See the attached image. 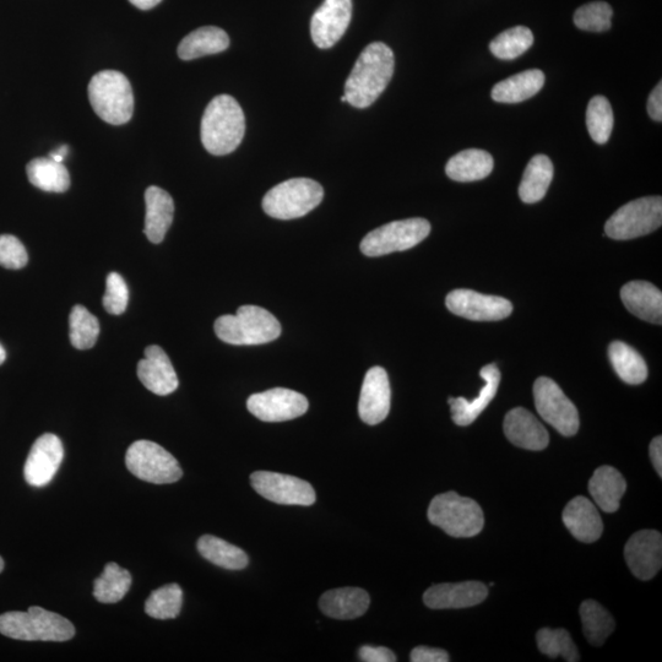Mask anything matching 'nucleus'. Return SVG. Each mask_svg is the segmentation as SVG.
<instances>
[{
    "label": "nucleus",
    "instance_id": "nucleus-1",
    "mask_svg": "<svg viewBox=\"0 0 662 662\" xmlns=\"http://www.w3.org/2000/svg\"><path fill=\"white\" fill-rule=\"evenodd\" d=\"M395 58L392 48L383 42H373L362 51L346 80L347 103L367 108L378 100L393 78Z\"/></svg>",
    "mask_w": 662,
    "mask_h": 662
},
{
    "label": "nucleus",
    "instance_id": "nucleus-2",
    "mask_svg": "<svg viewBox=\"0 0 662 662\" xmlns=\"http://www.w3.org/2000/svg\"><path fill=\"white\" fill-rule=\"evenodd\" d=\"M200 132L204 148L211 155L233 153L246 133V118L240 103L230 95L216 96L206 107Z\"/></svg>",
    "mask_w": 662,
    "mask_h": 662
},
{
    "label": "nucleus",
    "instance_id": "nucleus-3",
    "mask_svg": "<svg viewBox=\"0 0 662 662\" xmlns=\"http://www.w3.org/2000/svg\"><path fill=\"white\" fill-rule=\"evenodd\" d=\"M0 633L25 642H67L75 636V628L67 618L39 606L29 611H13L0 615Z\"/></svg>",
    "mask_w": 662,
    "mask_h": 662
},
{
    "label": "nucleus",
    "instance_id": "nucleus-4",
    "mask_svg": "<svg viewBox=\"0 0 662 662\" xmlns=\"http://www.w3.org/2000/svg\"><path fill=\"white\" fill-rule=\"evenodd\" d=\"M214 328L217 338L236 346L268 344L281 334L279 320L258 306H242L235 316L217 318Z\"/></svg>",
    "mask_w": 662,
    "mask_h": 662
},
{
    "label": "nucleus",
    "instance_id": "nucleus-5",
    "mask_svg": "<svg viewBox=\"0 0 662 662\" xmlns=\"http://www.w3.org/2000/svg\"><path fill=\"white\" fill-rule=\"evenodd\" d=\"M92 108L102 121L122 126L132 119L134 95L126 75L116 70H103L94 75L89 84Z\"/></svg>",
    "mask_w": 662,
    "mask_h": 662
},
{
    "label": "nucleus",
    "instance_id": "nucleus-6",
    "mask_svg": "<svg viewBox=\"0 0 662 662\" xmlns=\"http://www.w3.org/2000/svg\"><path fill=\"white\" fill-rule=\"evenodd\" d=\"M428 520L452 537H474L484 529L485 517L474 499L461 497L453 491L432 499Z\"/></svg>",
    "mask_w": 662,
    "mask_h": 662
},
{
    "label": "nucleus",
    "instance_id": "nucleus-7",
    "mask_svg": "<svg viewBox=\"0 0 662 662\" xmlns=\"http://www.w3.org/2000/svg\"><path fill=\"white\" fill-rule=\"evenodd\" d=\"M324 189L309 178H292L265 194L263 209L278 220L298 219L311 213L322 203Z\"/></svg>",
    "mask_w": 662,
    "mask_h": 662
},
{
    "label": "nucleus",
    "instance_id": "nucleus-8",
    "mask_svg": "<svg viewBox=\"0 0 662 662\" xmlns=\"http://www.w3.org/2000/svg\"><path fill=\"white\" fill-rule=\"evenodd\" d=\"M661 197H645L623 205L605 225V235L617 241L633 240L660 229Z\"/></svg>",
    "mask_w": 662,
    "mask_h": 662
},
{
    "label": "nucleus",
    "instance_id": "nucleus-9",
    "mask_svg": "<svg viewBox=\"0 0 662 662\" xmlns=\"http://www.w3.org/2000/svg\"><path fill=\"white\" fill-rule=\"evenodd\" d=\"M431 232V224L426 219L390 222L378 227L363 238L360 248L367 257H382L394 252H404L426 240Z\"/></svg>",
    "mask_w": 662,
    "mask_h": 662
},
{
    "label": "nucleus",
    "instance_id": "nucleus-10",
    "mask_svg": "<svg viewBox=\"0 0 662 662\" xmlns=\"http://www.w3.org/2000/svg\"><path fill=\"white\" fill-rule=\"evenodd\" d=\"M126 465L135 477L155 485L175 484L183 476L177 459L150 441L134 442L128 449Z\"/></svg>",
    "mask_w": 662,
    "mask_h": 662
},
{
    "label": "nucleus",
    "instance_id": "nucleus-11",
    "mask_svg": "<svg viewBox=\"0 0 662 662\" xmlns=\"http://www.w3.org/2000/svg\"><path fill=\"white\" fill-rule=\"evenodd\" d=\"M534 399L542 419L564 437L577 434L580 426L579 412L563 390L551 378L540 377L534 384Z\"/></svg>",
    "mask_w": 662,
    "mask_h": 662
},
{
    "label": "nucleus",
    "instance_id": "nucleus-12",
    "mask_svg": "<svg viewBox=\"0 0 662 662\" xmlns=\"http://www.w3.org/2000/svg\"><path fill=\"white\" fill-rule=\"evenodd\" d=\"M251 484L260 496L284 506L309 507L316 503L312 485L298 477L271 471H257L251 476Z\"/></svg>",
    "mask_w": 662,
    "mask_h": 662
},
{
    "label": "nucleus",
    "instance_id": "nucleus-13",
    "mask_svg": "<svg viewBox=\"0 0 662 662\" xmlns=\"http://www.w3.org/2000/svg\"><path fill=\"white\" fill-rule=\"evenodd\" d=\"M308 406L305 395L285 388L253 394L247 401L249 412L264 422L295 420L306 414Z\"/></svg>",
    "mask_w": 662,
    "mask_h": 662
},
{
    "label": "nucleus",
    "instance_id": "nucleus-14",
    "mask_svg": "<svg viewBox=\"0 0 662 662\" xmlns=\"http://www.w3.org/2000/svg\"><path fill=\"white\" fill-rule=\"evenodd\" d=\"M446 305L455 316L475 322H495L513 313V305L506 298L482 295L480 292L460 289L448 293Z\"/></svg>",
    "mask_w": 662,
    "mask_h": 662
},
{
    "label": "nucleus",
    "instance_id": "nucleus-15",
    "mask_svg": "<svg viewBox=\"0 0 662 662\" xmlns=\"http://www.w3.org/2000/svg\"><path fill=\"white\" fill-rule=\"evenodd\" d=\"M64 459V448L56 434L46 433L36 439L24 466L27 484L45 487L54 479Z\"/></svg>",
    "mask_w": 662,
    "mask_h": 662
},
{
    "label": "nucleus",
    "instance_id": "nucleus-16",
    "mask_svg": "<svg viewBox=\"0 0 662 662\" xmlns=\"http://www.w3.org/2000/svg\"><path fill=\"white\" fill-rule=\"evenodd\" d=\"M352 18V0H324L311 20L316 46L328 50L341 40Z\"/></svg>",
    "mask_w": 662,
    "mask_h": 662
},
{
    "label": "nucleus",
    "instance_id": "nucleus-17",
    "mask_svg": "<svg viewBox=\"0 0 662 662\" xmlns=\"http://www.w3.org/2000/svg\"><path fill=\"white\" fill-rule=\"evenodd\" d=\"M624 557L638 579H653L662 566L661 534L654 530L638 531L628 540Z\"/></svg>",
    "mask_w": 662,
    "mask_h": 662
},
{
    "label": "nucleus",
    "instance_id": "nucleus-18",
    "mask_svg": "<svg viewBox=\"0 0 662 662\" xmlns=\"http://www.w3.org/2000/svg\"><path fill=\"white\" fill-rule=\"evenodd\" d=\"M392 401L388 373L382 367H373L363 381L358 414L367 425H378L387 419Z\"/></svg>",
    "mask_w": 662,
    "mask_h": 662
},
{
    "label": "nucleus",
    "instance_id": "nucleus-19",
    "mask_svg": "<svg viewBox=\"0 0 662 662\" xmlns=\"http://www.w3.org/2000/svg\"><path fill=\"white\" fill-rule=\"evenodd\" d=\"M487 596V586L480 582L438 584L426 590L423 602L432 610L466 609L481 604Z\"/></svg>",
    "mask_w": 662,
    "mask_h": 662
},
{
    "label": "nucleus",
    "instance_id": "nucleus-20",
    "mask_svg": "<svg viewBox=\"0 0 662 662\" xmlns=\"http://www.w3.org/2000/svg\"><path fill=\"white\" fill-rule=\"evenodd\" d=\"M138 377L146 389L161 396L176 392L179 385L170 357L156 345L146 347L145 358L138 365Z\"/></svg>",
    "mask_w": 662,
    "mask_h": 662
},
{
    "label": "nucleus",
    "instance_id": "nucleus-21",
    "mask_svg": "<svg viewBox=\"0 0 662 662\" xmlns=\"http://www.w3.org/2000/svg\"><path fill=\"white\" fill-rule=\"evenodd\" d=\"M504 433L510 443L526 450H544L550 443V436L542 423L526 409L510 410L504 419Z\"/></svg>",
    "mask_w": 662,
    "mask_h": 662
},
{
    "label": "nucleus",
    "instance_id": "nucleus-22",
    "mask_svg": "<svg viewBox=\"0 0 662 662\" xmlns=\"http://www.w3.org/2000/svg\"><path fill=\"white\" fill-rule=\"evenodd\" d=\"M480 377L484 379L486 384L476 399L449 398L448 403L450 409H452L450 411H452V419L455 425L463 427L471 425L495 399L499 383H501V372H499L497 365L491 363V365L482 368Z\"/></svg>",
    "mask_w": 662,
    "mask_h": 662
},
{
    "label": "nucleus",
    "instance_id": "nucleus-23",
    "mask_svg": "<svg viewBox=\"0 0 662 662\" xmlns=\"http://www.w3.org/2000/svg\"><path fill=\"white\" fill-rule=\"evenodd\" d=\"M563 523L575 539L591 544L598 541L604 524L595 504L585 497H575L563 510Z\"/></svg>",
    "mask_w": 662,
    "mask_h": 662
},
{
    "label": "nucleus",
    "instance_id": "nucleus-24",
    "mask_svg": "<svg viewBox=\"0 0 662 662\" xmlns=\"http://www.w3.org/2000/svg\"><path fill=\"white\" fill-rule=\"evenodd\" d=\"M623 305L644 322L661 325L662 293L647 281H632L621 290Z\"/></svg>",
    "mask_w": 662,
    "mask_h": 662
},
{
    "label": "nucleus",
    "instance_id": "nucleus-25",
    "mask_svg": "<svg viewBox=\"0 0 662 662\" xmlns=\"http://www.w3.org/2000/svg\"><path fill=\"white\" fill-rule=\"evenodd\" d=\"M145 204V235L151 243L159 244L172 225L175 203L164 189L153 186L146 189Z\"/></svg>",
    "mask_w": 662,
    "mask_h": 662
},
{
    "label": "nucleus",
    "instance_id": "nucleus-26",
    "mask_svg": "<svg viewBox=\"0 0 662 662\" xmlns=\"http://www.w3.org/2000/svg\"><path fill=\"white\" fill-rule=\"evenodd\" d=\"M370 604V595L360 588L329 590L319 600L320 610L335 620H355L365 615Z\"/></svg>",
    "mask_w": 662,
    "mask_h": 662
},
{
    "label": "nucleus",
    "instance_id": "nucleus-27",
    "mask_svg": "<svg viewBox=\"0 0 662 662\" xmlns=\"http://www.w3.org/2000/svg\"><path fill=\"white\" fill-rule=\"evenodd\" d=\"M627 491V482L621 472L612 466L596 469L589 481V492L596 506L606 513H615Z\"/></svg>",
    "mask_w": 662,
    "mask_h": 662
},
{
    "label": "nucleus",
    "instance_id": "nucleus-28",
    "mask_svg": "<svg viewBox=\"0 0 662 662\" xmlns=\"http://www.w3.org/2000/svg\"><path fill=\"white\" fill-rule=\"evenodd\" d=\"M229 46V35L224 30L216 26H204L184 37L178 46V57L182 61H193L224 52Z\"/></svg>",
    "mask_w": 662,
    "mask_h": 662
},
{
    "label": "nucleus",
    "instance_id": "nucleus-29",
    "mask_svg": "<svg viewBox=\"0 0 662 662\" xmlns=\"http://www.w3.org/2000/svg\"><path fill=\"white\" fill-rule=\"evenodd\" d=\"M545 74L539 69L513 75L493 86L491 96L496 102L520 103L531 99L545 85Z\"/></svg>",
    "mask_w": 662,
    "mask_h": 662
},
{
    "label": "nucleus",
    "instance_id": "nucleus-30",
    "mask_svg": "<svg viewBox=\"0 0 662 662\" xmlns=\"http://www.w3.org/2000/svg\"><path fill=\"white\" fill-rule=\"evenodd\" d=\"M493 157L485 150L469 149L460 151L448 161L446 173L455 182L481 181L493 171Z\"/></svg>",
    "mask_w": 662,
    "mask_h": 662
},
{
    "label": "nucleus",
    "instance_id": "nucleus-31",
    "mask_svg": "<svg viewBox=\"0 0 662 662\" xmlns=\"http://www.w3.org/2000/svg\"><path fill=\"white\" fill-rule=\"evenodd\" d=\"M553 179V165L550 157L536 155L525 168L519 186V197L525 204H535L545 198Z\"/></svg>",
    "mask_w": 662,
    "mask_h": 662
},
{
    "label": "nucleus",
    "instance_id": "nucleus-32",
    "mask_svg": "<svg viewBox=\"0 0 662 662\" xmlns=\"http://www.w3.org/2000/svg\"><path fill=\"white\" fill-rule=\"evenodd\" d=\"M27 177L32 186L48 193H64L70 187V176L61 162L48 157H37L26 167Z\"/></svg>",
    "mask_w": 662,
    "mask_h": 662
},
{
    "label": "nucleus",
    "instance_id": "nucleus-33",
    "mask_svg": "<svg viewBox=\"0 0 662 662\" xmlns=\"http://www.w3.org/2000/svg\"><path fill=\"white\" fill-rule=\"evenodd\" d=\"M609 357L613 370L624 383L637 385L647 381V363L632 346L613 341L609 347Z\"/></svg>",
    "mask_w": 662,
    "mask_h": 662
},
{
    "label": "nucleus",
    "instance_id": "nucleus-34",
    "mask_svg": "<svg viewBox=\"0 0 662 662\" xmlns=\"http://www.w3.org/2000/svg\"><path fill=\"white\" fill-rule=\"evenodd\" d=\"M198 551L206 561L217 567L240 571L248 566L249 558L242 548L229 544L219 537L205 535L198 541Z\"/></svg>",
    "mask_w": 662,
    "mask_h": 662
},
{
    "label": "nucleus",
    "instance_id": "nucleus-35",
    "mask_svg": "<svg viewBox=\"0 0 662 662\" xmlns=\"http://www.w3.org/2000/svg\"><path fill=\"white\" fill-rule=\"evenodd\" d=\"M132 586V575L117 563L106 564L94 583V596L102 604H116L127 595Z\"/></svg>",
    "mask_w": 662,
    "mask_h": 662
},
{
    "label": "nucleus",
    "instance_id": "nucleus-36",
    "mask_svg": "<svg viewBox=\"0 0 662 662\" xmlns=\"http://www.w3.org/2000/svg\"><path fill=\"white\" fill-rule=\"evenodd\" d=\"M580 617H582L584 636L595 647H601L615 631V620L599 602L584 601L580 606Z\"/></svg>",
    "mask_w": 662,
    "mask_h": 662
},
{
    "label": "nucleus",
    "instance_id": "nucleus-37",
    "mask_svg": "<svg viewBox=\"0 0 662 662\" xmlns=\"http://www.w3.org/2000/svg\"><path fill=\"white\" fill-rule=\"evenodd\" d=\"M533 43L534 35L528 27L515 26L499 34L490 43V51L502 61H513L529 51Z\"/></svg>",
    "mask_w": 662,
    "mask_h": 662
},
{
    "label": "nucleus",
    "instance_id": "nucleus-38",
    "mask_svg": "<svg viewBox=\"0 0 662 662\" xmlns=\"http://www.w3.org/2000/svg\"><path fill=\"white\" fill-rule=\"evenodd\" d=\"M70 343L78 350L94 347L100 335V323L84 306H75L70 313Z\"/></svg>",
    "mask_w": 662,
    "mask_h": 662
},
{
    "label": "nucleus",
    "instance_id": "nucleus-39",
    "mask_svg": "<svg viewBox=\"0 0 662 662\" xmlns=\"http://www.w3.org/2000/svg\"><path fill=\"white\" fill-rule=\"evenodd\" d=\"M183 590L178 584H168L153 591L145 602V612L155 620H173L181 613Z\"/></svg>",
    "mask_w": 662,
    "mask_h": 662
},
{
    "label": "nucleus",
    "instance_id": "nucleus-40",
    "mask_svg": "<svg viewBox=\"0 0 662 662\" xmlns=\"http://www.w3.org/2000/svg\"><path fill=\"white\" fill-rule=\"evenodd\" d=\"M613 123L611 103L605 96H595L586 110V128L596 144H606L610 140Z\"/></svg>",
    "mask_w": 662,
    "mask_h": 662
},
{
    "label": "nucleus",
    "instance_id": "nucleus-41",
    "mask_svg": "<svg viewBox=\"0 0 662 662\" xmlns=\"http://www.w3.org/2000/svg\"><path fill=\"white\" fill-rule=\"evenodd\" d=\"M536 642L541 653L552 659L562 656L568 662L580 660L578 649L566 629L560 628L553 631L550 628H542L536 634Z\"/></svg>",
    "mask_w": 662,
    "mask_h": 662
},
{
    "label": "nucleus",
    "instance_id": "nucleus-42",
    "mask_svg": "<svg viewBox=\"0 0 662 662\" xmlns=\"http://www.w3.org/2000/svg\"><path fill=\"white\" fill-rule=\"evenodd\" d=\"M613 10L605 2H593L583 5L574 14V24L579 30L605 32L611 29Z\"/></svg>",
    "mask_w": 662,
    "mask_h": 662
},
{
    "label": "nucleus",
    "instance_id": "nucleus-43",
    "mask_svg": "<svg viewBox=\"0 0 662 662\" xmlns=\"http://www.w3.org/2000/svg\"><path fill=\"white\" fill-rule=\"evenodd\" d=\"M129 302V290L126 281L118 273L108 274L103 307L113 316L126 312Z\"/></svg>",
    "mask_w": 662,
    "mask_h": 662
},
{
    "label": "nucleus",
    "instance_id": "nucleus-44",
    "mask_svg": "<svg viewBox=\"0 0 662 662\" xmlns=\"http://www.w3.org/2000/svg\"><path fill=\"white\" fill-rule=\"evenodd\" d=\"M29 262L24 244L12 235L0 236V265L5 269L19 270Z\"/></svg>",
    "mask_w": 662,
    "mask_h": 662
},
{
    "label": "nucleus",
    "instance_id": "nucleus-45",
    "mask_svg": "<svg viewBox=\"0 0 662 662\" xmlns=\"http://www.w3.org/2000/svg\"><path fill=\"white\" fill-rule=\"evenodd\" d=\"M412 662H448L449 654L446 650L428 647H417L411 651Z\"/></svg>",
    "mask_w": 662,
    "mask_h": 662
},
{
    "label": "nucleus",
    "instance_id": "nucleus-46",
    "mask_svg": "<svg viewBox=\"0 0 662 662\" xmlns=\"http://www.w3.org/2000/svg\"><path fill=\"white\" fill-rule=\"evenodd\" d=\"M358 656L365 662H395L396 656L392 650L385 647H370L365 645L358 650Z\"/></svg>",
    "mask_w": 662,
    "mask_h": 662
},
{
    "label": "nucleus",
    "instance_id": "nucleus-47",
    "mask_svg": "<svg viewBox=\"0 0 662 662\" xmlns=\"http://www.w3.org/2000/svg\"><path fill=\"white\" fill-rule=\"evenodd\" d=\"M648 113L655 122L662 121V83L655 86L648 100Z\"/></svg>",
    "mask_w": 662,
    "mask_h": 662
},
{
    "label": "nucleus",
    "instance_id": "nucleus-48",
    "mask_svg": "<svg viewBox=\"0 0 662 662\" xmlns=\"http://www.w3.org/2000/svg\"><path fill=\"white\" fill-rule=\"evenodd\" d=\"M650 458L658 475L662 476V438L655 437L650 443Z\"/></svg>",
    "mask_w": 662,
    "mask_h": 662
},
{
    "label": "nucleus",
    "instance_id": "nucleus-49",
    "mask_svg": "<svg viewBox=\"0 0 662 662\" xmlns=\"http://www.w3.org/2000/svg\"><path fill=\"white\" fill-rule=\"evenodd\" d=\"M129 2L141 10H150L159 5L162 0H129Z\"/></svg>",
    "mask_w": 662,
    "mask_h": 662
},
{
    "label": "nucleus",
    "instance_id": "nucleus-50",
    "mask_svg": "<svg viewBox=\"0 0 662 662\" xmlns=\"http://www.w3.org/2000/svg\"><path fill=\"white\" fill-rule=\"evenodd\" d=\"M54 153L61 155L65 159L69 153V148L67 145H62L61 148H58L56 151H54Z\"/></svg>",
    "mask_w": 662,
    "mask_h": 662
},
{
    "label": "nucleus",
    "instance_id": "nucleus-51",
    "mask_svg": "<svg viewBox=\"0 0 662 662\" xmlns=\"http://www.w3.org/2000/svg\"><path fill=\"white\" fill-rule=\"evenodd\" d=\"M5 358H7V352H5L3 345L0 344V365H3Z\"/></svg>",
    "mask_w": 662,
    "mask_h": 662
},
{
    "label": "nucleus",
    "instance_id": "nucleus-52",
    "mask_svg": "<svg viewBox=\"0 0 662 662\" xmlns=\"http://www.w3.org/2000/svg\"><path fill=\"white\" fill-rule=\"evenodd\" d=\"M3 569H4V561H3V558L0 557V573L3 572Z\"/></svg>",
    "mask_w": 662,
    "mask_h": 662
},
{
    "label": "nucleus",
    "instance_id": "nucleus-53",
    "mask_svg": "<svg viewBox=\"0 0 662 662\" xmlns=\"http://www.w3.org/2000/svg\"><path fill=\"white\" fill-rule=\"evenodd\" d=\"M341 101L347 102L345 95L343 97H341Z\"/></svg>",
    "mask_w": 662,
    "mask_h": 662
}]
</instances>
